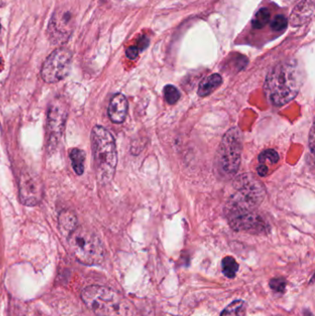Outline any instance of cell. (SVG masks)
Instances as JSON below:
<instances>
[{
  "mask_svg": "<svg viewBox=\"0 0 315 316\" xmlns=\"http://www.w3.org/2000/svg\"><path fill=\"white\" fill-rule=\"evenodd\" d=\"M76 14L69 7H59L50 18L45 34L53 44L60 45L68 43L74 32Z\"/></svg>",
  "mask_w": 315,
  "mask_h": 316,
  "instance_id": "cell-7",
  "label": "cell"
},
{
  "mask_svg": "<svg viewBox=\"0 0 315 316\" xmlns=\"http://www.w3.org/2000/svg\"><path fill=\"white\" fill-rule=\"evenodd\" d=\"M148 44H149V39L147 38L146 36H144L143 38L139 40L138 49H145L148 46Z\"/></svg>",
  "mask_w": 315,
  "mask_h": 316,
  "instance_id": "cell-26",
  "label": "cell"
},
{
  "mask_svg": "<svg viewBox=\"0 0 315 316\" xmlns=\"http://www.w3.org/2000/svg\"><path fill=\"white\" fill-rule=\"evenodd\" d=\"M20 198L23 205H38L44 195V187L41 179L33 173H23L19 182Z\"/></svg>",
  "mask_w": 315,
  "mask_h": 316,
  "instance_id": "cell-9",
  "label": "cell"
},
{
  "mask_svg": "<svg viewBox=\"0 0 315 316\" xmlns=\"http://www.w3.org/2000/svg\"><path fill=\"white\" fill-rule=\"evenodd\" d=\"M128 113V100L124 94H116L112 97L108 106V116L111 121L120 124L124 122Z\"/></svg>",
  "mask_w": 315,
  "mask_h": 316,
  "instance_id": "cell-13",
  "label": "cell"
},
{
  "mask_svg": "<svg viewBox=\"0 0 315 316\" xmlns=\"http://www.w3.org/2000/svg\"><path fill=\"white\" fill-rule=\"evenodd\" d=\"M0 64H1V58H0Z\"/></svg>",
  "mask_w": 315,
  "mask_h": 316,
  "instance_id": "cell-29",
  "label": "cell"
},
{
  "mask_svg": "<svg viewBox=\"0 0 315 316\" xmlns=\"http://www.w3.org/2000/svg\"><path fill=\"white\" fill-rule=\"evenodd\" d=\"M227 219L233 229L237 231L262 232L265 230V222L256 212L227 216Z\"/></svg>",
  "mask_w": 315,
  "mask_h": 316,
  "instance_id": "cell-11",
  "label": "cell"
},
{
  "mask_svg": "<svg viewBox=\"0 0 315 316\" xmlns=\"http://www.w3.org/2000/svg\"><path fill=\"white\" fill-rule=\"evenodd\" d=\"M241 151L242 134L238 128H231L222 139L216 155V168L221 177L231 178L238 172Z\"/></svg>",
  "mask_w": 315,
  "mask_h": 316,
  "instance_id": "cell-6",
  "label": "cell"
},
{
  "mask_svg": "<svg viewBox=\"0 0 315 316\" xmlns=\"http://www.w3.org/2000/svg\"><path fill=\"white\" fill-rule=\"evenodd\" d=\"M70 156H71L74 171L76 172L78 175H82L84 171V161H85L84 152L82 150L75 148L71 151Z\"/></svg>",
  "mask_w": 315,
  "mask_h": 316,
  "instance_id": "cell-17",
  "label": "cell"
},
{
  "mask_svg": "<svg viewBox=\"0 0 315 316\" xmlns=\"http://www.w3.org/2000/svg\"><path fill=\"white\" fill-rule=\"evenodd\" d=\"M304 82V72L297 61H284L272 69L266 77L265 92L273 105H286L295 99Z\"/></svg>",
  "mask_w": 315,
  "mask_h": 316,
  "instance_id": "cell-1",
  "label": "cell"
},
{
  "mask_svg": "<svg viewBox=\"0 0 315 316\" xmlns=\"http://www.w3.org/2000/svg\"><path fill=\"white\" fill-rule=\"evenodd\" d=\"M287 26H288V20L282 15L276 17L275 20L271 23L272 29L276 32L283 31L287 28Z\"/></svg>",
  "mask_w": 315,
  "mask_h": 316,
  "instance_id": "cell-23",
  "label": "cell"
},
{
  "mask_svg": "<svg viewBox=\"0 0 315 316\" xmlns=\"http://www.w3.org/2000/svg\"><path fill=\"white\" fill-rule=\"evenodd\" d=\"M240 178L236 192L227 201V216L255 212L265 198V187L260 182L248 176Z\"/></svg>",
  "mask_w": 315,
  "mask_h": 316,
  "instance_id": "cell-4",
  "label": "cell"
},
{
  "mask_svg": "<svg viewBox=\"0 0 315 316\" xmlns=\"http://www.w3.org/2000/svg\"><path fill=\"white\" fill-rule=\"evenodd\" d=\"M278 160H279V155L275 150H265L259 155L260 164H265L266 162H268L271 165H275L277 164Z\"/></svg>",
  "mask_w": 315,
  "mask_h": 316,
  "instance_id": "cell-21",
  "label": "cell"
},
{
  "mask_svg": "<svg viewBox=\"0 0 315 316\" xmlns=\"http://www.w3.org/2000/svg\"><path fill=\"white\" fill-rule=\"evenodd\" d=\"M164 95L167 104L169 105H175L178 99L180 98V93L177 90V87L174 85L168 84L164 88Z\"/></svg>",
  "mask_w": 315,
  "mask_h": 316,
  "instance_id": "cell-20",
  "label": "cell"
},
{
  "mask_svg": "<svg viewBox=\"0 0 315 316\" xmlns=\"http://www.w3.org/2000/svg\"><path fill=\"white\" fill-rule=\"evenodd\" d=\"M270 288L278 293H283L286 289V285L287 282L286 280L283 278V277H275V278H272L270 280Z\"/></svg>",
  "mask_w": 315,
  "mask_h": 316,
  "instance_id": "cell-22",
  "label": "cell"
},
{
  "mask_svg": "<svg viewBox=\"0 0 315 316\" xmlns=\"http://www.w3.org/2000/svg\"><path fill=\"white\" fill-rule=\"evenodd\" d=\"M246 312V303L241 299L234 300L227 306L220 316H244Z\"/></svg>",
  "mask_w": 315,
  "mask_h": 316,
  "instance_id": "cell-16",
  "label": "cell"
},
{
  "mask_svg": "<svg viewBox=\"0 0 315 316\" xmlns=\"http://www.w3.org/2000/svg\"><path fill=\"white\" fill-rule=\"evenodd\" d=\"M222 82L223 80L221 76L217 73L207 76L200 83L198 94L202 97L209 95L221 85Z\"/></svg>",
  "mask_w": 315,
  "mask_h": 316,
  "instance_id": "cell-14",
  "label": "cell"
},
{
  "mask_svg": "<svg viewBox=\"0 0 315 316\" xmlns=\"http://www.w3.org/2000/svg\"><path fill=\"white\" fill-rule=\"evenodd\" d=\"M257 173L260 177H266V175L268 174V167L266 165L260 164L259 166H257Z\"/></svg>",
  "mask_w": 315,
  "mask_h": 316,
  "instance_id": "cell-25",
  "label": "cell"
},
{
  "mask_svg": "<svg viewBox=\"0 0 315 316\" xmlns=\"http://www.w3.org/2000/svg\"><path fill=\"white\" fill-rule=\"evenodd\" d=\"M0 30H1V23H0Z\"/></svg>",
  "mask_w": 315,
  "mask_h": 316,
  "instance_id": "cell-28",
  "label": "cell"
},
{
  "mask_svg": "<svg viewBox=\"0 0 315 316\" xmlns=\"http://www.w3.org/2000/svg\"><path fill=\"white\" fill-rule=\"evenodd\" d=\"M139 51H140V50L138 49L137 46H131V47H129V48L126 50V55H127L128 58H130V59H132V60L137 58L139 55Z\"/></svg>",
  "mask_w": 315,
  "mask_h": 316,
  "instance_id": "cell-24",
  "label": "cell"
},
{
  "mask_svg": "<svg viewBox=\"0 0 315 316\" xmlns=\"http://www.w3.org/2000/svg\"><path fill=\"white\" fill-rule=\"evenodd\" d=\"M270 17L271 13L266 8L261 9L260 11H257L255 14L254 19H253V27L255 29H262L265 27L268 22L270 21Z\"/></svg>",
  "mask_w": 315,
  "mask_h": 316,
  "instance_id": "cell-19",
  "label": "cell"
},
{
  "mask_svg": "<svg viewBox=\"0 0 315 316\" xmlns=\"http://www.w3.org/2000/svg\"><path fill=\"white\" fill-rule=\"evenodd\" d=\"M72 53L67 47H58L44 60L41 75L45 83H56L64 80L72 70Z\"/></svg>",
  "mask_w": 315,
  "mask_h": 316,
  "instance_id": "cell-8",
  "label": "cell"
},
{
  "mask_svg": "<svg viewBox=\"0 0 315 316\" xmlns=\"http://www.w3.org/2000/svg\"><path fill=\"white\" fill-rule=\"evenodd\" d=\"M82 299L96 316H126L129 311L127 301L106 287H86L82 291Z\"/></svg>",
  "mask_w": 315,
  "mask_h": 316,
  "instance_id": "cell-3",
  "label": "cell"
},
{
  "mask_svg": "<svg viewBox=\"0 0 315 316\" xmlns=\"http://www.w3.org/2000/svg\"><path fill=\"white\" fill-rule=\"evenodd\" d=\"M314 13V0H303L295 7L291 15L290 23L293 26H301L309 22Z\"/></svg>",
  "mask_w": 315,
  "mask_h": 316,
  "instance_id": "cell-12",
  "label": "cell"
},
{
  "mask_svg": "<svg viewBox=\"0 0 315 316\" xmlns=\"http://www.w3.org/2000/svg\"><path fill=\"white\" fill-rule=\"evenodd\" d=\"M68 116V106L62 99H57L50 105L47 117V132L51 142L58 138L64 129Z\"/></svg>",
  "mask_w": 315,
  "mask_h": 316,
  "instance_id": "cell-10",
  "label": "cell"
},
{
  "mask_svg": "<svg viewBox=\"0 0 315 316\" xmlns=\"http://www.w3.org/2000/svg\"><path fill=\"white\" fill-rule=\"evenodd\" d=\"M77 218L70 211H63L59 215V228L64 235L69 236L77 227Z\"/></svg>",
  "mask_w": 315,
  "mask_h": 316,
  "instance_id": "cell-15",
  "label": "cell"
},
{
  "mask_svg": "<svg viewBox=\"0 0 315 316\" xmlns=\"http://www.w3.org/2000/svg\"><path fill=\"white\" fill-rule=\"evenodd\" d=\"M91 141L97 178L103 184L110 182L117 164L115 139L105 128L95 126L92 131Z\"/></svg>",
  "mask_w": 315,
  "mask_h": 316,
  "instance_id": "cell-2",
  "label": "cell"
},
{
  "mask_svg": "<svg viewBox=\"0 0 315 316\" xmlns=\"http://www.w3.org/2000/svg\"><path fill=\"white\" fill-rule=\"evenodd\" d=\"M314 135H313V126L311 127V130H310V152L311 153H313V144H314Z\"/></svg>",
  "mask_w": 315,
  "mask_h": 316,
  "instance_id": "cell-27",
  "label": "cell"
},
{
  "mask_svg": "<svg viewBox=\"0 0 315 316\" xmlns=\"http://www.w3.org/2000/svg\"><path fill=\"white\" fill-rule=\"evenodd\" d=\"M69 247L80 263L87 266L100 264L105 249L99 238L86 227H77L68 236Z\"/></svg>",
  "mask_w": 315,
  "mask_h": 316,
  "instance_id": "cell-5",
  "label": "cell"
},
{
  "mask_svg": "<svg viewBox=\"0 0 315 316\" xmlns=\"http://www.w3.org/2000/svg\"><path fill=\"white\" fill-rule=\"evenodd\" d=\"M238 270V264L231 256H227L222 261V271L228 278H233Z\"/></svg>",
  "mask_w": 315,
  "mask_h": 316,
  "instance_id": "cell-18",
  "label": "cell"
}]
</instances>
